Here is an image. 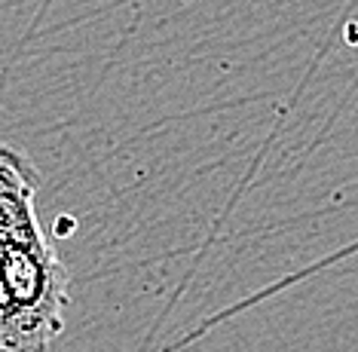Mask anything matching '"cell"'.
Wrapping results in <instances>:
<instances>
[{
  "mask_svg": "<svg viewBox=\"0 0 358 352\" xmlns=\"http://www.w3.org/2000/svg\"><path fill=\"white\" fill-rule=\"evenodd\" d=\"M0 260H3V279L25 318L31 343L37 352H46L64 328L71 279L37 218L0 239Z\"/></svg>",
  "mask_w": 358,
  "mask_h": 352,
  "instance_id": "obj_1",
  "label": "cell"
},
{
  "mask_svg": "<svg viewBox=\"0 0 358 352\" xmlns=\"http://www.w3.org/2000/svg\"><path fill=\"white\" fill-rule=\"evenodd\" d=\"M34 193L37 175L28 157L10 144H0V239L37 218Z\"/></svg>",
  "mask_w": 358,
  "mask_h": 352,
  "instance_id": "obj_2",
  "label": "cell"
},
{
  "mask_svg": "<svg viewBox=\"0 0 358 352\" xmlns=\"http://www.w3.org/2000/svg\"><path fill=\"white\" fill-rule=\"evenodd\" d=\"M0 352H37L25 318L10 294V285L3 279V260H0Z\"/></svg>",
  "mask_w": 358,
  "mask_h": 352,
  "instance_id": "obj_3",
  "label": "cell"
}]
</instances>
